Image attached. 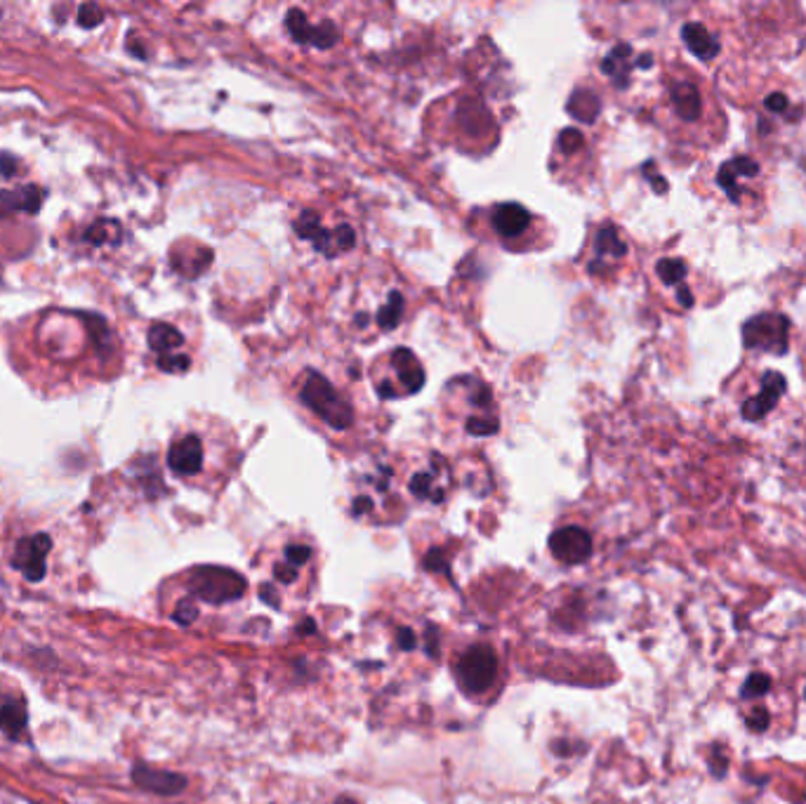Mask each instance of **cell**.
<instances>
[{"label":"cell","instance_id":"obj_1","mask_svg":"<svg viewBox=\"0 0 806 804\" xmlns=\"http://www.w3.org/2000/svg\"><path fill=\"white\" fill-rule=\"evenodd\" d=\"M667 97H670V109L679 121L686 125H700L705 123V128L712 130L715 128V118H719V111L715 107V100L710 97L708 90H703L693 76H679L670 83V90H667Z\"/></svg>","mask_w":806,"mask_h":804},{"label":"cell","instance_id":"obj_2","mask_svg":"<svg viewBox=\"0 0 806 804\" xmlns=\"http://www.w3.org/2000/svg\"><path fill=\"white\" fill-rule=\"evenodd\" d=\"M302 401L333 430H347L352 425V408L321 373L312 371L307 375L305 385H302Z\"/></svg>","mask_w":806,"mask_h":804},{"label":"cell","instance_id":"obj_3","mask_svg":"<svg viewBox=\"0 0 806 804\" xmlns=\"http://www.w3.org/2000/svg\"><path fill=\"white\" fill-rule=\"evenodd\" d=\"M191 595L206 599L210 604H224L239 599L246 592V581L241 573L224 569V566H198L189 576Z\"/></svg>","mask_w":806,"mask_h":804},{"label":"cell","instance_id":"obj_4","mask_svg":"<svg viewBox=\"0 0 806 804\" xmlns=\"http://www.w3.org/2000/svg\"><path fill=\"white\" fill-rule=\"evenodd\" d=\"M458 682L467 694H481L491 689L498 675V658L488 647H472L458 661Z\"/></svg>","mask_w":806,"mask_h":804},{"label":"cell","instance_id":"obj_5","mask_svg":"<svg viewBox=\"0 0 806 804\" xmlns=\"http://www.w3.org/2000/svg\"><path fill=\"white\" fill-rule=\"evenodd\" d=\"M52 548V540L45 533H31V536H19L12 552V564L29 581H41L45 576V564H48V552Z\"/></svg>","mask_w":806,"mask_h":804},{"label":"cell","instance_id":"obj_6","mask_svg":"<svg viewBox=\"0 0 806 804\" xmlns=\"http://www.w3.org/2000/svg\"><path fill=\"white\" fill-rule=\"evenodd\" d=\"M745 345L764 352H785L788 349V321L776 314H762L745 324Z\"/></svg>","mask_w":806,"mask_h":804},{"label":"cell","instance_id":"obj_7","mask_svg":"<svg viewBox=\"0 0 806 804\" xmlns=\"http://www.w3.org/2000/svg\"><path fill=\"white\" fill-rule=\"evenodd\" d=\"M759 173V166L755 161H752L750 156H736L731 158V161H726L722 168H719L717 173V184L719 189L724 191L726 196L733 203H738L741 206L745 194H750V184H745V180H755Z\"/></svg>","mask_w":806,"mask_h":804},{"label":"cell","instance_id":"obj_8","mask_svg":"<svg viewBox=\"0 0 806 804\" xmlns=\"http://www.w3.org/2000/svg\"><path fill=\"white\" fill-rule=\"evenodd\" d=\"M26 724H29V710H26L24 694L15 684L3 687L0 682V731L12 741H19L26 736Z\"/></svg>","mask_w":806,"mask_h":804},{"label":"cell","instance_id":"obj_9","mask_svg":"<svg viewBox=\"0 0 806 804\" xmlns=\"http://www.w3.org/2000/svg\"><path fill=\"white\" fill-rule=\"evenodd\" d=\"M552 555L564 564H583L592 555V536L580 526H564L550 536Z\"/></svg>","mask_w":806,"mask_h":804},{"label":"cell","instance_id":"obj_10","mask_svg":"<svg viewBox=\"0 0 806 804\" xmlns=\"http://www.w3.org/2000/svg\"><path fill=\"white\" fill-rule=\"evenodd\" d=\"M203 441L198 434H184V437L175 439L168 451V467L177 477H194L203 470Z\"/></svg>","mask_w":806,"mask_h":804},{"label":"cell","instance_id":"obj_11","mask_svg":"<svg viewBox=\"0 0 806 804\" xmlns=\"http://www.w3.org/2000/svg\"><path fill=\"white\" fill-rule=\"evenodd\" d=\"M785 392V380L781 373H766L762 380V390H759L757 397H752L750 401H745L743 415L748 420H759L766 411L776 406V401Z\"/></svg>","mask_w":806,"mask_h":804},{"label":"cell","instance_id":"obj_12","mask_svg":"<svg viewBox=\"0 0 806 804\" xmlns=\"http://www.w3.org/2000/svg\"><path fill=\"white\" fill-rule=\"evenodd\" d=\"M531 224V213L521 206V203H500L493 210V227L495 232L514 239V236L524 234Z\"/></svg>","mask_w":806,"mask_h":804},{"label":"cell","instance_id":"obj_13","mask_svg":"<svg viewBox=\"0 0 806 804\" xmlns=\"http://www.w3.org/2000/svg\"><path fill=\"white\" fill-rule=\"evenodd\" d=\"M392 366L396 371V378L403 385V392L415 394L422 390V385H425V371H422L420 361L411 349H394Z\"/></svg>","mask_w":806,"mask_h":804},{"label":"cell","instance_id":"obj_14","mask_svg":"<svg viewBox=\"0 0 806 804\" xmlns=\"http://www.w3.org/2000/svg\"><path fill=\"white\" fill-rule=\"evenodd\" d=\"M682 38H684L686 48H689L698 59L710 62L712 57H717L719 41H717V36L710 34V29L705 24H698V22L684 24Z\"/></svg>","mask_w":806,"mask_h":804},{"label":"cell","instance_id":"obj_15","mask_svg":"<svg viewBox=\"0 0 806 804\" xmlns=\"http://www.w3.org/2000/svg\"><path fill=\"white\" fill-rule=\"evenodd\" d=\"M295 232L302 236V239L312 241L314 248L319 250L323 255H335L338 250H335V241H333V234L326 232V229L321 227L319 217L314 213H302L300 217L295 220Z\"/></svg>","mask_w":806,"mask_h":804},{"label":"cell","instance_id":"obj_16","mask_svg":"<svg viewBox=\"0 0 806 804\" xmlns=\"http://www.w3.org/2000/svg\"><path fill=\"white\" fill-rule=\"evenodd\" d=\"M147 338H149V347L158 354V359L175 357V349H180L184 345L182 333L177 331L175 326L163 324V321H158V324L149 328Z\"/></svg>","mask_w":806,"mask_h":804},{"label":"cell","instance_id":"obj_17","mask_svg":"<svg viewBox=\"0 0 806 804\" xmlns=\"http://www.w3.org/2000/svg\"><path fill=\"white\" fill-rule=\"evenodd\" d=\"M630 57H632L630 45L620 43L609 52V55H606L604 62H601V71H604V74L609 76L611 81L618 85V88H625L627 85V74H630Z\"/></svg>","mask_w":806,"mask_h":804},{"label":"cell","instance_id":"obj_18","mask_svg":"<svg viewBox=\"0 0 806 804\" xmlns=\"http://www.w3.org/2000/svg\"><path fill=\"white\" fill-rule=\"evenodd\" d=\"M566 109H568V114H571L573 118H578L580 123H592V121H597V116L601 111V102L594 92L580 88L573 92L571 100H568V104H566Z\"/></svg>","mask_w":806,"mask_h":804},{"label":"cell","instance_id":"obj_19","mask_svg":"<svg viewBox=\"0 0 806 804\" xmlns=\"http://www.w3.org/2000/svg\"><path fill=\"white\" fill-rule=\"evenodd\" d=\"M460 121L472 135L486 133L491 128V116H488V109L477 100H465L460 104Z\"/></svg>","mask_w":806,"mask_h":804},{"label":"cell","instance_id":"obj_20","mask_svg":"<svg viewBox=\"0 0 806 804\" xmlns=\"http://www.w3.org/2000/svg\"><path fill=\"white\" fill-rule=\"evenodd\" d=\"M0 208H12V210H29V213H36L38 201H36V189H10L0 194Z\"/></svg>","mask_w":806,"mask_h":804},{"label":"cell","instance_id":"obj_21","mask_svg":"<svg viewBox=\"0 0 806 804\" xmlns=\"http://www.w3.org/2000/svg\"><path fill=\"white\" fill-rule=\"evenodd\" d=\"M137 779H140L144 786H149L151 790H158V793H163V795L180 793V790L184 788V779L175 774H154V771H144L142 776L137 774Z\"/></svg>","mask_w":806,"mask_h":804},{"label":"cell","instance_id":"obj_22","mask_svg":"<svg viewBox=\"0 0 806 804\" xmlns=\"http://www.w3.org/2000/svg\"><path fill=\"white\" fill-rule=\"evenodd\" d=\"M403 314V298L396 291L389 293V302L378 312V324L385 328V331H394L399 326Z\"/></svg>","mask_w":806,"mask_h":804},{"label":"cell","instance_id":"obj_23","mask_svg":"<svg viewBox=\"0 0 806 804\" xmlns=\"http://www.w3.org/2000/svg\"><path fill=\"white\" fill-rule=\"evenodd\" d=\"M597 250L601 255H609V257H623L625 255V243L620 241L616 227L599 229Z\"/></svg>","mask_w":806,"mask_h":804},{"label":"cell","instance_id":"obj_24","mask_svg":"<svg viewBox=\"0 0 806 804\" xmlns=\"http://www.w3.org/2000/svg\"><path fill=\"white\" fill-rule=\"evenodd\" d=\"M286 26H288L290 36H293L297 43H305V45H307V41H309V31H312V24L307 22L305 12H302V10H290L288 15H286Z\"/></svg>","mask_w":806,"mask_h":804},{"label":"cell","instance_id":"obj_25","mask_svg":"<svg viewBox=\"0 0 806 804\" xmlns=\"http://www.w3.org/2000/svg\"><path fill=\"white\" fill-rule=\"evenodd\" d=\"M656 272L660 281L667 283V286H675V283H682L686 279V265L682 260H660Z\"/></svg>","mask_w":806,"mask_h":804},{"label":"cell","instance_id":"obj_26","mask_svg":"<svg viewBox=\"0 0 806 804\" xmlns=\"http://www.w3.org/2000/svg\"><path fill=\"white\" fill-rule=\"evenodd\" d=\"M335 43H338V29H335V26L330 22L312 26V31H309L307 45H314V48L326 50V48H330V45H335Z\"/></svg>","mask_w":806,"mask_h":804},{"label":"cell","instance_id":"obj_27","mask_svg":"<svg viewBox=\"0 0 806 804\" xmlns=\"http://www.w3.org/2000/svg\"><path fill=\"white\" fill-rule=\"evenodd\" d=\"M411 491H413V496H418V498H429V500H439L441 496L439 493H436V486H434V477L429 472H420V474H415V477L411 479Z\"/></svg>","mask_w":806,"mask_h":804},{"label":"cell","instance_id":"obj_28","mask_svg":"<svg viewBox=\"0 0 806 804\" xmlns=\"http://www.w3.org/2000/svg\"><path fill=\"white\" fill-rule=\"evenodd\" d=\"M769 689H771L769 677L762 675V672H755V675H750L748 680H745L743 689H741V696L743 698H759V696L769 694Z\"/></svg>","mask_w":806,"mask_h":804},{"label":"cell","instance_id":"obj_29","mask_svg":"<svg viewBox=\"0 0 806 804\" xmlns=\"http://www.w3.org/2000/svg\"><path fill=\"white\" fill-rule=\"evenodd\" d=\"M467 432L474 434V437H491V434L498 432L500 423L495 418H481V415H472L467 420Z\"/></svg>","mask_w":806,"mask_h":804},{"label":"cell","instance_id":"obj_30","mask_svg":"<svg viewBox=\"0 0 806 804\" xmlns=\"http://www.w3.org/2000/svg\"><path fill=\"white\" fill-rule=\"evenodd\" d=\"M583 144H585V137H583V133H580V130H576V128L561 130V135H559V149L561 151H566V154H573V151L583 149Z\"/></svg>","mask_w":806,"mask_h":804},{"label":"cell","instance_id":"obj_31","mask_svg":"<svg viewBox=\"0 0 806 804\" xmlns=\"http://www.w3.org/2000/svg\"><path fill=\"white\" fill-rule=\"evenodd\" d=\"M158 368H161L163 373H187L191 368V359L187 354H175V357L158 359Z\"/></svg>","mask_w":806,"mask_h":804},{"label":"cell","instance_id":"obj_32","mask_svg":"<svg viewBox=\"0 0 806 804\" xmlns=\"http://www.w3.org/2000/svg\"><path fill=\"white\" fill-rule=\"evenodd\" d=\"M333 241H335V250H349L354 246L356 243V232L352 227H349V224H342V227H338L333 232Z\"/></svg>","mask_w":806,"mask_h":804},{"label":"cell","instance_id":"obj_33","mask_svg":"<svg viewBox=\"0 0 806 804\" xmlns=\"http://www.w3.org/2000/svg\"><path fill=\"white\" fill-rule=\"evenodd\" d=\"M196 614H198L196 604L191 602V599H182L175 609V621H180L182 625H191L196 621Z\"/></svg>","mask_w":806,"mask_h":804},{"label":"cell","instance_id":"obj_34","mask_svg":"<svg viewBox=\"0 0 806 804\" xmlns=\"http://www.w3.org/2000/svg\"><path fill=\"white\" fill-rule=\"evenodd\" d=\"M309 555H312V550H309L307 545H288V548H286L288 564H295V566L305 564L309 559Z\"/></svg>","mask_w":806,"mask_h":804},{"label":"cell","instance_id":"obj_35","mask_svg":"<svg viewBox=\"0 0 806 804\" xmlns=\"http://www.w3.org/2000/svg\"><path fill=\"white\" fill-rule=\"evenodd\" d=\"M790 107V100L783 95V92H774L771 97H766V109L771 111V114H785Z\"/></svg>","mask_w":806,"mask_h":804},{"label":"cell","instance_id":"obj_36","mask_svg":"<svg viewBox=\"0 0 806 804\" xmlns=\"http://www.w3.org/2000/svg\"><path fill=\"white\" fill-rule=\"evenodd\" d=\"M748 727L752 731H764L766 727H769V713H766L764 708L752 710V715L748 717Z\"/></svg>","mask_w":806,"mask_h":804},{"label":"cell","instance_id":"obj_37","mask_svg":"<svg viewBox=\"0 0 806 804\" xmlns=\"http://www.w3.org/2000/svg\"><path fill=\"white\" fill-rule=\"evenodd\" d=\"M472 401H474V404H479V406H491V390H488V385H484V382H479V385L474 387V392H472Z\"/></svg>","mask_w":806,"mask_h":804},{"label":"cell","instance_id":"obj_38","mask_svg":"<svg viewBox=\"0 0 806 804\" xmlns=\"http://www.w3.org/2000/svg\"><path fill=\"white\" fill-rule=\"evenodd\" d=\"M274 571H276V576H279L283 583H290L295 578V569H293V566H288V564H276Z\"/></svg>","mask_w":806,"mask_h":804},{"label":"cell","instance_id":"obj_39","mask_svg":"<svg viewBox=\"0 0 806 804\" xmlns=\"http://www.w3.org/2000/svg\"><path fill=\"white\" fill-rule=\"evenodd\" d=\"M399 644L403 649H413L415 647V637H413V632L411 630H401V635H399Z\"/></svg>","mask_w":806,"mask_h":804},{"label":"cell","instance_id":"obj_40","mask_svg":"<svg viewBox=\"0 0 806 804\" xmlns=\"http://www.w3.org/2000/svg\"><path fill=\"white\" fill-rule=\"evenodd\" d=\"M368 507H371V500H368V498H356V503H354V512L356 514L363 512V510H368Z\"/></svg>","mask_w":806,"mask_h":804},{"label":"cell","instance_id":"obj_41","mask_svg":"<svg viewBox=\"0 0 806 804\" xmlns=\"http://www.w3.org/2000/svg\"><path fill=\"white\" fill-rule=\"evenodd\" d=\"M302 630H314V623H312V621H305V623H302Z\"/></svg>","mask_w":806,"mask_h":804},{"label":"cell","instance_id":"obj_42","mask_svg":"<svg viewBox=\"0 0 806 804\" xmlns=\"http://www.w3.org/2000/svg\"><path fill=\"white\" fill-rule=\"evenodd\" d=\"M804 696H806V691H804Z\"/></svg>","mask_w":806,"mask_h":804}]
</instances>
